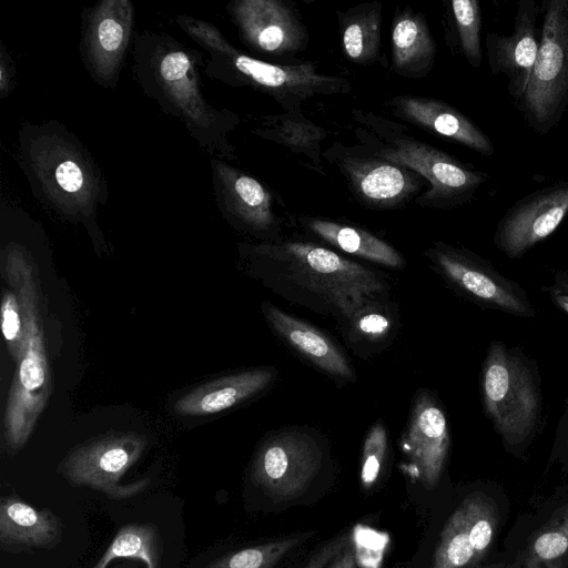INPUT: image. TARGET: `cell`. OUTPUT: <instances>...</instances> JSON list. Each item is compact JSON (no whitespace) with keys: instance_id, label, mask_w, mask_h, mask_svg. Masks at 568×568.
<instances>
[{"instance_id":"6da1fadb","label":"cell","mask_w":568,"mask_h":568,"mask_svg":"<svg viewBox=\"0 0 568 568\" xmlns=\"http://www.w3.org/2000/svg\"><path fill=\"white\" fill-rule=\"evenodd\" d=\"M250 252L262 280L277 295L342 322L384 301L389 291L373 270L312 243L258 244Z\"/></svg>"},{"instance_id":"7a4b0ae2","label":"cell","mask_w":568,"mask_h":568,"mask_svg":"<svg viewBox=\"0 0 568 568\" xmlns=\"http://www.w3.org/2000/svg\"><path fill=\"white\" fill-rule=\"evenodd\" d=\"M132 45V71L143 93L179 120L211 156L232 159L227 134L239 118L206 101L199 73L205 63L202 53L171 34L150 30L134 33Z\"/></svg>"},{"instance_id":"3957f363","label":"cell","mask_w":568,"mask_h":568,"mask_svg":"<svg viewBox=\"0 0 568 568\" xmlns=\"http://www.w3.org/2000/svg\"><path fill=\"white\" fill-rule=\"evenodd\" d=\"M18 163L33 196L62 219L100 234L98 215L109 199L106 178L91 152L57 120L24 123Z\"/></svg>"},{"instance_id":"277c9868","label":"cell","mask_w":568,"mask_h":568,"mask_svg":"<svg viewBox=\"0 0 568 568\" xmlns=\"http://www.w3.org/2000/svg\"><path fill=\"white\" fill-rule=\"evenodd\" d=\"M179 28L206 53L204 73L232 87L251 85L271 94L285 108L316 94L342 92L343 79L321 74L316 64L277 65L252 58L232 43L212 23L178 16Z\"/></svg>"},{"instance_id":"5b68a950","label":"cell","mask_w":568,"mask_h":568,"mask_svg":"<svg viewBox=\"0 0 568 568\" xmlns=\"http://www.w3.org/2000/svg\"><path fill=\"white\" fill-rule=\"evenodd\" d=\"M9 282L18 291L24 322V344L4 414L3 443L8 454L18 453L28 442L49 396V365L37 305V291L29 256L21 245L9 242L3 248Z\"/></svg>"},{"instance_id":"8992f818","label":"cell","mask_w":568,"mask_h":568,"mask_svg":"<svg viewBox=\"0 0 568 568\" xmlns=\"http://www.w3.org/2000/svg\"><path fill=\"white\" fill-rule=\"evenodd\" d=\"M485 412L505 446L529 439L540 413V393L523 356L500 342L489 346L481 371Z\"/></svg>"},{"instance_id":"52a82bcc","label":"cell","mask_w":568,"mask_h":568,"mask_svg":"<svg viewBox=\"0 0 568 568\" xmlns=\"http://www.w3.org/2000/svg\"><path fill=\"white\" fill-rule=\"evenodd\" d=\"M524 110L537 129H549L568 106V0L548 2Z\"/></svg>"},{"instance_id":"ba28073f","label":"cell","mask_w":568,"mask_h":568,"mask_svg":"<svg viewBox=\"0 0 568 568\" xmlns=\"http://www.w3.org/2000/svg\"><path fill=\"white\" fill-rule=\"evenodd\" d=\"M323 457V448L311 432L282 429L258 447L252 464V480L274 501L293 500L311 486Z\"/></svg>"},{"instance_id":"9c48e42d","label":"cell","mask_w":568,"mask_h":568,"mask_svg":"<svg viewBox=\"0 0 568 568\" xmlns=\"http://www.w3.org/2000/svg\"><path fill=\"white\" fill-rule=\"evenodd\" d=\"M145 447V437L135 433L100 436L73 448L59 464L58 473L73 487L99 490L109 498H128L142 490L146 481L128 486L119 481Z\"/></svg>"},{"instance_id":"30bf717a","label":"cell","mask_w":568,"mask_h":568,"mask_svg":"<svg viewBox=\"0 0 568 568\" xmlns=\"http://www.w3.org/2000/svg\"><path fill=\"white\" fill-rule=\"evenodd\" d=\"M133 29L134 7L130 0H101L83 9L80 58L98 85L116 89Z\"/></svg>"},{"instance_id":"8fae6325","label":"cell","mask_w":568,"mask_h":568,"mask_svg":"<svg viewBox=\"0 0 568 568\" xmlns=\"http://www.w3.org/2000/svg\"><path fill=\"white\" fill-rule=\"evenodd\" d=\"M498 515L483 493L468 495L446 520L432 568H470L487 554L495 538Z\"/></svg>"},{"instance_id":"7c38bea8","label":"cell","mask_w":568,"mask_h":568,"mask_svg":"<svg viewBox=\"0 0 568 568\" xmlns=\"http://www.w3.org/2000/svg\"><path fill=\"white\" fill-rule=\"evenodd\" d=\"M382 159L402 165L425 178L429 190L417 200L420 205L450 204L470 195L485 180L446 153L412 139H399L384 151Z\"/></svg>"},{"instance_id":"4fadbf2b","label":"cell","mask_w":568,"mask_h":568,"mask_svg":"<svg viewBox=\"0 0 568 568\" xmlns=\"http://www.w3.org/2000/svg\"><path fill=\"white\" fill-rule=\"evenodd\" d=\"M429 255L449 282L478 302L515 315L534 316L523 290L488 264L443 244L432 248Z\"/></svg>"},{"instance_id":"5bb4252c","label":"cell","mask_w":568,"mask_h":568,"mask_svg":"<svg viewBox=\"0 0 568 568\" xmlns=\"http://www.w3.org/2000/svg\"><path fill=\"white\" fill-rule=\"evenodd\" d=\"M226 11L241 40L256 52L283 55L305 45V28L283 1L235 0Z\"/></svg>"},{"instance_id":"9a60e30c","label":"cell","mask_w":568,"mask_h":568,"mask_svg":"<svg viewBox=\"0 0 568 568\" xmlns=\"http://www.w3.org/2000/svg\"><path fill=\"white\" fill-rule=\"evenodd\" d=\"M449 443L445 413L432 395L423 392L414 402L400 447L425 488L433 489L438 484Z\"/></svg>"},{"instance_id":"2e32d148","label":"cell","mask_w":568,"mask_h":568,"mask_svg":"<svg viewBox=\"0 0 568 568\" xmlns=\"http://www.w3.org/2000/svg\"><path fill=\"white\" fill-rule=\"evenodd\" d=\"M567 213L568 183L539 191L505 216L496 233V244L506 254L519 256L549 236Z\"/></svg>"},{"instance_id":"e0dca14e","label":"cell","mask_w":568,"mask_h":568,"mask_svg":"<svg viewBox=\"0 0 568 568\" xmlns=\"http://www.w3.org/2000/svg\"><path fill=\"white\" fill-rule=\"evenodd\" d=\"M217 207L232 223L248 231L267 232L275 225L270 191L255 178L211 156Z\"/></svg>"},{"instance_id":"ac0fdd59","label":"cell","mask_w":568,"mask_h":568,"mask_svg":"<svg viewBox=\"0 0 568 568\" xmlns=\"http://www.w3.org/2000/svg\"><path fill=\"white\" fill-rule=\"evenodd\" d=\"M63 524L49 508H36L20 496L0 499V547L10 554L50 550L62 542Z\"/></svg>"},{"instance_id":"d6986e66","label":"cell","mask_w":568,"mask_h":568,"mask_svg":"<svg viewBox=\"0 0 568 568\" xmlns=\"http://www.w3.org/2000/svg\"><path fill=\"white\" fill-rule=\"evenodd\" d=\"M262 312L273 332L307 362L335 379L355 381L345 354L324 333L270 302L262 304Z\"/></svg>"},{"instance_id":"ffe728a7","label":"cell","mask_w":568,"mask_h":568,"mask_svg":"<svg viewBox=\"0 0 568 568\" xmlns=\"http://www.w3.org/2000/svg\"><path fill=\"white\" fill-rule=\"evenodd\" d=\"M536 19L535 2L521 1L514 32L509 37H487L491 69L509 78V90L517 98H521L528 88L539 49Z\"/></svg>"},{"instance_id":"44dd1931","label":"cell","mask_w":568,"mask_h":568,"mask_svg":"<svg viewBox=\"0 0 568 568\" xmlns=\"http://www.w3.org/2000/svg\"><path fill=\"white\" fill-rule=\"evenodd\" d=\"M276 372L260 367L211 381L184 394L174 404V410L184 416H203L229 409L266 389Z\"/></svg>"},{"instance_id":"7402d4cb","label":"cell","mask_w":568,"mask_h":568,"mask_svg":"<svg viewBox=\"0 0 568 568\" xmlns=\"http://www.w3.org/2000/svg\"><path fill=\"white\" fill-rule=\"evenodd\" d=\"M399 116L455 140L479 153L491 154L490 140L464 114L453 106L426 97L403 95L393 99Z\"/></svg>"},{"instance_id":"603a6c76","label":"cell","mask_w":568,"mask_h":568,"mask_svg":"<svg viewBox=\"0 0 568 568\" xmlns=\"http://www.w3.org/2000/svg\"><path fill=\"white\" fill-rule=\"evenodd\" d=\"M344 168L354 191L371 205H395L416 190L414 176L404 166L384 159H351Z\"/></svg>"},{"instance_id":"cb8c5ba5","label":"cell","mask_w":568,"mask_h":568,"mask_svg":"<svg viewBox=\"0 0 568 568\" xmlns=\"http://www.w3.org/2000/svg\"><path fill=\"white\" fill-rule=\"evenodd\" d=\"M435 42L419 14L405 11L396 17L392 29V55L395 72L420 77L433 63Z\"/></svg>"},{"instance_id":"d4e9b609","label":"cell","mask_w":568,"mask_h":568,"mask_svg":"<svg viewBox=\"0 0 568 568\" xmlns=\"http://www.w3.org/2000/svg\"><path fill=\"white\" fill-rule=\"evenodd\" d=\"M307 226L320 239L347 254L393 268L405 265L393 246L362 229L321 219L308 220Z\"/></svg>"},{"instance_id":"484cf974","label":"cell","mask_w":568,"mask_h":568,"mask_svg":"<svg viewBox=\"0 0 568 568\" xmlns=\"http://www.w3.org/2000/svg\"><path fill=\"white\" fill-rule=\"evenodd\" d=\"M311 535V532L295 534L227 552L212 560L204 568H274Z\"/></svg>"},{"instance_id":"4316f807","label":"cell","mask_w":568,"mask_h":568,"mask_svg":"<svg viewBox=\"0 0 568 568\" xmlns=\"http://www.w3.org/2000/svg\"><path fill=\"white\" fill-rule=\"evenodd\" d=\"M345 54L358 64L373 62L381 45L379 9H371L352 17L345 24L342 36Z\"/></svg>"},{"instance_id":"83f0119b","label":"cell","mask_w":568,"mask_h":568,"mask_svg":"<svg viewBox=\"0 0 568 568\" xmlns=\"http://www.w3.org/2000/svg\"><path fill=\"white\" fill-rule=\"evenodd\" d=\"M528 554L532 568L558 560L568 554V504L558 508L535 535Z\"/></svg>"},{"instance_id":"f1b7e54d","label":"cell","mask_w":568,"mask_h":568,"mask_svg":"<svg viewBox=\"0 0 568 568\" xmlns=\"http://www.w3.org/2000/svg\"><path fill=\"white\" fill-rule=\"evenodd\" d=\"M256 134L271 138L294 151H318L325 131L302 115L283 116L272 130L256 131Z\"/></svg>"},{"instance_id":"f546056e","label":"cell","mask_w":568,"mask_h":568,"mask_svg":"<svg viewBox=\"0 0 568 568\" xmlns=\"http://www.w3.org/2000/svg\"><path fill=\"white\" fill-rule=\"evenodd\" d=\"M349 326L353 341L383 342L394 328V317L383 301L373 302L344 321Z\"/></svg>"},{"instance_id":"4dcf8cb0","label":"cell","mask_w":568,"mask_h":568,"mask_svg":"<svg viewBox=\"0 0 568 568\" xmlns=\"http://www.w3.org/2000/svg\"><path fill=\"white\" fill-rule=\"evenodd\" d=\"M453 13L460 39V44L468 62L480 65V10L476 0H454Z\"/></svg>"},{"instance_id":"1f68e13d","label":"cell","mask_w":568,"mask_h":568,"mask_svg":"<svg viewBox=\"0 0 568 568\" xmlns=\"http://www.w3.org/2000/svg\"><path fill=\"white\" fill-rule=\"evenodd\" d=\"M388 447L387 430L376 422L368 430L362 452L359 479L364 489H372L383 471Z\"/></svg>"},{"instance_id":"d6a6232c","label":"cell","mask_w":568,"mask_h":568,"mask_svg":"<svg viewBox=\"0 0 568 568\" xmlns=\"http://www.w3.org/2000/svg\"><path fill=\"white\" fill-rule=\"evenodd\" d=\"M1 329L11 356L18 361L24 344V322L18 295L9 290L1 302Z\"/></svg>"},{"instance_id":"836d02e7","label":"cell","mask_w":568,"mask_h":568,"mask_svg":"<svg viewBox=\"0 0 568 568\" xmlns=\"http://www.w3.org/2000/svg\"><path fill=\"white\" fill-rule=\"evenodd\" d=\"M17 69L11 54L6 45L1 43L0 50V98L6 99L13 90L16 84Z\"/></svg>"},{"instance_id":"e575fe53","label":"cell","mask_w":568,"mask_h":568,"mask_svg":"<svg viewBox=\"0 0 568 568\" xmlns=\"http://www.w3.org/2000/svg\"><path fill=\"white\" fill-rule=\"evenodd\" d=\"M326 568H356L354 549L349 544L336 555Z\"/></svg>"},{"instance_id":"d590c367","label":"cell","mask_w":568,"mask_h":568,"mask_svg":"<svg viewBox=\"0 0 568 568\" xmlns=\"http://www.w3.org/2000/svg\"><path fill=\"white\" fill-rule=\"evenodd\" d=\"M555 300L558 303V305L568 313V295L559 294L556 295Z\"/></svg>"},{"instance_id":"8d00e7d4","label":"cell","mask_w":568,"mask_h":568,"mask_svg":"<svg viewBox=\"0 0 568 568\" xmlns=\"http://www.w3.org/2000/svg\"><path fill=\"white\" fill-rule=\"evenodd\" d=\"M566 446H567V453H568V410H567V418H566Z\"/></svg>"}]
</instances>
